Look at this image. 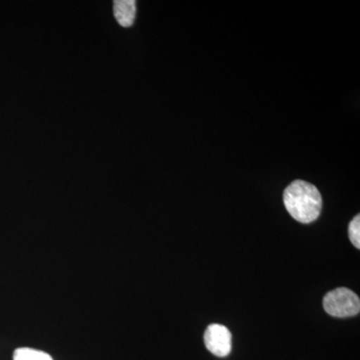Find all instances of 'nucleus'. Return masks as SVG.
I'll return each mask as SVG.
<instances>
[{"label":"nucleus","mask_w":360,"mask_h":360,"mask_svg":"<svg viewBox=\"0 0 360 360\" xmlns=\"http://www.w3.org/2000/svg\"><path fill=\"white\" fill-rule=\"evenodd\" d=\"M283 202L288 213L300 224H311L321 215V194L314 184L304 180H295L286 187Z\"/></svg>","instance_id":"nucleus-1"},{"label":"nucleus","mask_w":360,"mask_h":360,"mask_svg":"<svg viewBox=\"0 0 360 360\" xmlns=\"http://www.w3.org/2000/svg\"><path fill=\"white\" fill-rule=\"evenodd\" d=\"M323 307L331 316L340 319L355 316L360 311V300L349 288H338L324 296Z\"/></svg>","instance_id":"nucleus-2"},{"label":"nucleus","mask_w":360,"mask_h":360,"mask_svg":"<svg viewBox=\"0 0 360 360\" xmlns=\"http://www.w3.org/2000/svg\"><path fill=\"white\" fill-rule=\"evenodd\" d=\"M206 348L217 357H225L231 352V333L221 324L213 323L206 328L205 336Z\"/></svg>","instance_id":"nucleus-3"},{"label":"nucleus","mask_w":360,"mask_h":360,"mask_svg":"<svg viewBox=\"0 0 360 360\" xmlns=\"http://www.w3.org/2000/svg\"><path fill=\"white\" fill-rule=\"evenodd\" d=\"M116 20L122 27L134 25L136 15V2L134 0H116L113 4Z\"/></svg>","instance_id":"nucleus-4"},{"label":"nucleus","mask_w":360,"mask_h":360,"mask_svg":"<svg viewBox=\"0 0 360 360\" xmlns=\"http://www.w3.org/2000/svg\"><path fill=\"white\" fill-rule=\"evenodd\" d=\"M13 360H52L51 355L32 348H18L14 352Z\"/></svg>","instance_id":"nucleus-5"},{"label":"nucleus","mask_w":360,"mask_h":360,"mask_svg":"<svg viewBox=\"0 0 360 360\" xmlns=\"http://www.w3.org/2000/svg\"><path fill=\"white\" fill-rule=\"evenodd\" d=\"M348 234L352 245L357 250L360 248V215L357 214L348 225Z\"/></svg>","instance_id":"nucleus-6"}]
</instances>
